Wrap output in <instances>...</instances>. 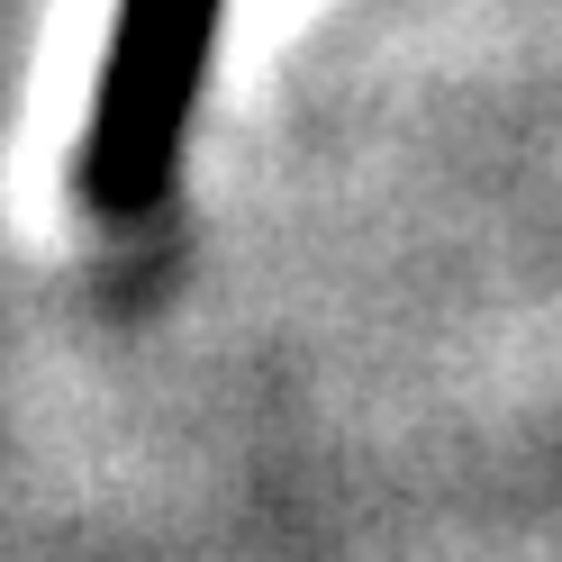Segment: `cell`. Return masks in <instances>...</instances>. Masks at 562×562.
I'll use <instances>...</instances> for the list:
<instances>
[{"instance_id":"1","label":"cell","mask_w":562,"mask_h":562,"mask_svg":"<svg viewBox=\"0 0 562 562\" xmlns=\"http://www.w3.org/2000/svg\"><path fill=\"white\" fill-rule=\"evenodd\" d=\"M227 0H127L110 74H100L91 146H82V191L100 218H146L182 155V110L200 91V55L218 37Z\"/></svg>"}]
</instances>
